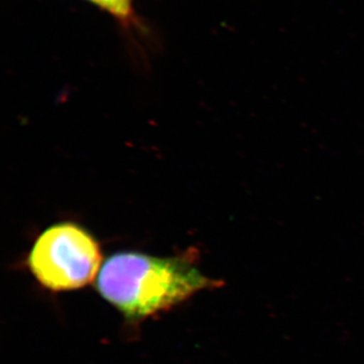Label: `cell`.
<instances>
[{"label": "cell", "mask_w": 364, "mask_h": 364, "mask_svg": "<svg viewBox=\"0 0 364 364\" xmlns=\"http://www.w3.org/2000/svg\"><path fill=\"white\" fill-rule=\"evenodd\" d=\"M223 284L205 277L188 255L163 258L117 252L100 268L97 289L129 322H139Z\"/></svg>", "instance_id": "6da1fadb"}, {"label": "cell", "mask_w": 364, "mask_h": 364, "mask_svg": "<svg viewBox=\"0 0 364 364\" xmlns=\"http://www.w3.org/2000/svg\"><path fill=\"white\" fill-rule=\"evenodd\" d=\"M102 260V251L92 235L73 223H60L48 228L36 240L28 267L46 289L68 291L90 284Z\"/></svg>", "instance_id": "7a4b0ae2"}, {"label": "cell", "mask_w": 364, "mask_h": 364, "mask_svg": "<svg viewBox=\"0 0 364 364\" xmlns=\"http://www.w3.org/2000/svg\"><path fill=\"white\" fill-rule=\"evenodd\" d=\"M119 18H127L131 11V0H90Z\"/></svg>", "instance_id": "3957f363"}]
</instances>
